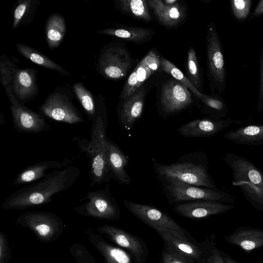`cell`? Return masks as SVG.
Returning <instances> with one entry per match:
<instances>
[{
    "mask_svg": "<svg viewBox=\"0 0 263 263\" xmlns=\"http://www.w3.org/2000/svg\"><path fill=\"white\" fill-rule=\"evenodd\" d=\"M81 173L80 168L72 165L54 170L42 179L15 191L5 198L2 206L6 210H24L49 204L52 196L70 188Z\"/></svg>",
    "mask_w": 263,
    "mask_h": 263,
    "instance_id": "cell-1",
    "label": "cell"
},
{
    "mask_svg": "<svg viewBox=\"0 0 263 263\" xmlns=\"http://www.w3.org/2000/svg\"><path fill=\"white\" fill-rule=\"evenodd\" d=\"M97 111L92 122L90 140L75 137L80 151L89 159L90 186L108 183L111 178L107 156L106 130L108 125L107 107L105 98L99 94L96 97Z\"/></svg>",
    "mask_w": 263,
    "mask_h": 263,
    "instance_id": "cell-2",
    "label": "cell"
},
{
    "mask_svg": "<svg viewBox=\"0 0 263 263\" xmlns=\"http://www.w3.org/2000/svg\"><path fill=\"white\" fill-rule=\"evenodd\" d=\"M159 180L173 179L199 187L217 189L208 173L205 155L199 152L184 155L175 163L163 164L152 159Z\"/></svg>",
    "mask_w": 263,
    "mask_h": 263,
    "instance_id": "cell-3",
    "label": "cell"
},
{
    "mask_svg": "<svg viewBox=\"0 0 263 263\" xmlns=\"http://www.w3.org/2000/svg\"><path fill=\"white\" fill-rule=\"evenodd\" d=\"M224 160L232 171L233 184L258 210L263 211V173L247 158L228 153Z\"/></svg>",
    "mask_w": 263,
    "mask_h": 263,
    "instance_id": "cell-4",
    "label": "cell"
},
{
    "mask_svg": "<svg viewBox=\"0 0 263 263\" xmlns=\"http://www.w3.org/2000/svg\"><path fill=\"white\" fill-rule=\"evenodd\" d=\"M159 180L162 183L166 197L171 204L186 201H207L222 203L234 202V199L229 194L217 189L199 187L173 179Z\"/></svg>",
    "mask_w": 263,
    "mask_h": 263,
    "instance_id": "cell-5",
    "label": "cell"
},
{
    "mask_svg": "<svg viewBox=\"0 0 263 263\" xmlns=\"http://www.w3.org/2000/svg\"><path fill=\"white\" fill-rule=\"evenodd\" d=\"M133 63V59L125 44L115 40L101 49L97 69L104 79L119 80L127 75Z\"/></svg>",
    "mask_w": 263,
    "mask_h": 263,
    "instance_id": "cell-6",
    "label": "cell"
},
{
    "mask_svg": "<svg viewBox=\"0 0 263 263\" xmlns=\"http://www.w3.org/2000/svg\"><path fill=\"white\" fill-rule=\"evenodd\" d=\"M73 96L67 86L57 87L39 107L44 116L57 122L74 124L84 122V118L73 103Z\"/></svg>",
    "mask_w": 263,
    "mask_h": 263,
    "instance_id": "cell-7",
    "label": "cell"
},
{
    "mask_svg": "<svg viewBox=\"0 0 263 263\" xmlns=\"http://www.w3.org/2000/svg\"><path fill=\"white\" fill-rule=\"evenodd\" d=\"M15 224L29 229L42 241L56 240L63 231L64 223L53 213L46 211H29L21 213Z\"/></svg>",
    "mask_w": 263,
    "mask_h": 263,
    "instance_id": "cell-8",
    "label": "cell"
},
{
    "mask_svg": "<svg viewBox=\"0 0 263 263\" xmlns=\"http://www.w3.org/2000/svg\"><path fill=\"white\" fill-rule=\"evenodd\" d=\"M109 184L104 189L89 191L80 201L87 200L80 206L74 208L77 213L95 218L115 220L121 217L120 208L109 192Z\"/></svg>",
    "mask_w": 263,
    "mask_h": 263,
    "instance_id": "cell-9",
    "label": "cell"
},
{
    "mask_svg": "<svg viewBox=\"0 0 263 263\" xmlns=\"http://www.w3.org/2000/svg\"><path fill=\"white\" fill-rule=\"evenodd\" d=\"M124 205L135 217L157 232L173 230L185 236L184 229L168 214L159 209L147 204L124 200Z\"/></svg>",
    "mask_w": 263,
    "mask_h": 263,
    "instance_id": "cell-10",
    "label": "cell"
},
{
    "mask_svg": "<svg viewBox=\"0 0 263 263\" xmlns=\"http://www.w3.org/2000/svg\"><path fill=\"white\" fill-rule=\"evenodd\" d=\"M207 65L209 77L219 90L225 87V69L220 40L214 25L210 23L206 32Z\"/></svg>",
    "mask_w": 263,
    "mask_h": 263,
    "instance_id": "cell-11",
    "label": "cell"
},
{
    "mask_svg": "<svg viewBox=\"0 0 263 263\" xmlns=\"http://www.w3.org/2000/svg\"><path fill=\"white\" fill-rule=\"evenodd\" d=\"M14 129L19 133L39 134L48 132L51 126L44 117L24 106L15 96L8 98Z\"/></svg>",
    "mask_w": 263,
    "mask_h": 263,
    "instance_id": "cell-12",
    "label": "cell"
},
{
    "mask_svg": "<svg viewBox=\"0 0 263 263\" xmlns=\"http://www.w3.org/2000/svg\"><path fill=\"white\" fill-rule=\"evenodd\" d=\"M97 231L125 249L133 256L137 263H144L146 260L148 250L145 242L139 237L118 227L108 224L97 227Z\"/></svg>",
    "mask_w": 263,
    "mask_h": 263,
    "instance_id": "cell-13",
    "label": "cell"
},
{
    "mask_svg": "<svg viewBox=\"0 0 263 263\" xmlns=\"http://www.w3.org/2000/svg\"><path fill=\"white\" fill-rule=\"evenodd\" d=\"M157 232L164 242V248L188 263H206L204 251L190 241L186 236L173 230H161Z\"/></svg>",
    "mask_w": 263,
    "mask_h": 263,
    "instance_id": "cell-14",
    "label": "cell"
},
{
    "mask_svg": "<svg viewBox=\"0 0 263 263\" xmlns=\"http://www.w3.org/2000/svg\"><path fill=\"white\" fill-rule=\"evenodd\" d=\"M161 57L157 51L152 49L138 63L126 81L120 95V100L125 99L160 68Z\"/></svg>",
    "mask_w": 263,
    "mask_h": 263,
    "instance_id": "cell-15",
    "label": "cell"
},
{
    "mask_svg": "<svg viewBox=\"0 0 263 263\" xmlns=\"http://www.w3.org/2000/svg\"><path fill=\"white\" fill-rule=\"evenodd\" d=\"M193 103L191 92L181 83L175 79L165 83L161 91L160 105L163 112L176 113L186 108Z\"/></svg>",
    "mask_w": 263,
    "mask_h": 263,
    "instance_id": "cell-16",
    "label": "cell"
},
{
    "mask_svg": "<svg viewBox=\"0 0 263 263\" xmlns=\"http://www.w3.org/2000/svg\"><path fill=\"white\" fill-rule=\"evenodd\" d=\"M241 123L239 121L231 119H198L182 125L177 132L185 138L209 137L218 134L232 125Z\"/></svg>",
    "mask_w": 263,
    "mask_h": 263,
    "instance_id": "cell-17",
    "label": "cell"
},
{
    "mask_svg": "<svg viewBox=\"0 0 263 263\" xmlns=\"http://www.w3.org/2000/svg\"><path fill=\"white\" fill-rule=\"evenodd\" d=\"M146 96L145 87L142 85L125 99L120 100L118 108L119 122L123 128L130 132L141 117Z\"/></svg>",
    "mask_w": 263,
    "mask_h": 263,
    "instance_id": "cell-18",
    "label": "cell"
},
{
    "mask_svg": "<svg viewBox=\"0 0 263 263\" xmlns=\"http://www.w3.org/2000/svg\"><path fill=\"white\" fill-rule=\"evenodd\" d=\"M232 204L207 201L182 202L175 205L174 211L180 215L191 219H202L226 213L232 208Z\"/></svg>",
    "mask_w": 263,
    "mask_h": 263,
    "instance_id": "cell-19",
    "label": "cell"
},
{
    "mask_svg": "<svg viewBox=\"0 0 263 263\" xmlns=\"http://www.w3.org/2000/svg\"><path fill=\"white\" fill-rule=\"evenodd\" d=\"M35 69H18L14 73L11 84L12 90L20 102H26L33 99L39 92Z\"/></svg>",
    "mask_w": 263,
    "mask_h": 263,
    "instance_id": "cell-20",
    "label": "cell"
},
{
    "mask_svg": "<svg viewBox=\"0 0 263 263\" xmlns=\"http://www.w3.org/2000/svg\"><path fill=\"white\" fill-rule=\"evenodd\" d=\"M74 159L65 158L62 160H46L36 162L21 171L14 179L12 185H19L32 183L45 177L49 171L66 167L73 162Z\"/></svg>",
    "mask_w": 263,
    "mask_h": 263,
    "instance_id": "cell-21",
    "label": "cell"
},
{
    "mask_svg": "<svg viewBox=\"0 0 263 263\" xmlns=\"http://www.w3.org/2000/svg\"><path fill=\"white\" fill-rule=\"evenodd\" d=\"M159 23L165 27H175L180 24L186 17V9L179 3L168 6L163 0L147 1Z\"/></svg>",
    "mask_w": 263,
    "mask_h": 263,
    "instance_id": "cell-22",
    "label": "cell"
},
{
    "mask_svg": "<svg viewBox=\"0 0 263 263\" xmlns=\"http://www.w3.org/2000/svg\"><path fill=\"white\" fill-rule=\"evenodd\" d=\"M107 156L111 176L119 183L129 185L131 179L125 169L128 163V158L119 147L107 138Z\"/></svg>",
    "mask_w": 263,
    "mask_h": 263,
    "instance_id": "cell-23",
    "label": "cell"
},
{
    "mask_svg": "<svg viewBox=\"0 0 263 263\" xmlns=\"http://www.w3.org/2000/svg\"><path fill=\"white\" fill-rule=\"evenodd\" d=\"M97 33L116 36L137 45L143 44L151 40L155 33L153 29L129 26L116 24L115 28L97 30Z\"/></svg>",
    "mask_w": 263,
    "mask_h": 263,
    "instance_id": "cell-24",
    "label": "cell"
},
{
    "mask_svg": "<svg viewBox=\"0 0 263 263\" xmlns=\"http://www.w3.org/2000/svg\"><path fill=\"white\" fill-rule=\"evenodd\" d=\"M88 239L103 256L106 263H137L133 256L127 251L112 246L100 235L90 233Z\"/></svg>",
    "mask_w": 263,
    "mask_h": 263,
    "instance_id": "cell-25",
    "label": "cell"
},
{
    "mask_svg": "<svg viewBox=\"0 0 263 263\" xmlns=\"http://www.w3.org/2000/svg\"><path fill=\"white\" fill-rule=\"evenodd\" d=\"M224 239L228 243L250 252L263 247V230L243 228L236 230Z\"/></svg>",
    "mask_w": 263,
    "mask_h": 263,
    "instance_id": "cell-26",
    "label": "cell"
},
{
    "mask_svg": "<svg viewBox=\"0 0 263 263\" xmlns=\"http://www.w3.org/2000/svg\"><path fill=\"white\" fill-rule=\"evenodd\" d=\"M223 137L239 144L263 145V125H251L240 127L227 132Z\"/></svg>",
    "mask_w": 263,
    "mask_h": 263,
    "instance_id": "cell-27",
    "label": "cell"
},
{
    "mask_svg": "<svg viewBox=\"0 0 263 263\" xmlns=\"http://www.w3.org/2000/svg\"><path fill=\"white\" fill-rule=\"evenodd\" d=\"M66 32V25L63 16L53 13L48 18L45 27V36L51 49L58 47L63 41Z\"/></svg>",
    "mask_w": 263,
    "mask_h": 263,
    "instance_id": "cell-28",
    "label": "cell"
},
{
    "mask_svg": "<svg viewBox=\"0 0 263 263\" xmlns=\"http://www.w3.org/2000/svg\"><path fill=\"white\" fill-rule=\"evenodd\" d=\"M15 47L20 54L32 62L58 72L64 76H71V74L64 68L36 49L22 43H17Z\"/></svg>",
    "mask_w": 263,
    "mask_h": 263,
    "instance_id": "cell-29",
    "label": "cell"
},
{
    "mask_svg": "<svg viewBox=\"0 0 263 263\" xmlns=\"http://www.w3.org/2000/svg\"><path fill=\"white\" fill-rule=\"evenodd\" d=\"M39 4L38 0L17 1L13 7L12 29L29 24L33 20Z\"/></svg>",
    "mask_w": 263,
    "mask_h": 263,
    "instance_id": "cell-30",
    "label": "cell"
},
{
    "mask_svg": "<svg viewBox=\"0 0 263 263\" xmlns=\"http://www.w3.org/2000/svg\"><path fill=\"white\" fill-rule=\"evenodd\" d=\"M115 2L121 13L146 23L152 22L147 1L118 0Z\"/></svg>",
    "mask_w": 263,
    "mask_h": 263,
    "instance_id": "cell-31",
    "label": "cell"
},
{
    "mask_svg": "<svg viewBox=\"0 0 263 263\" xmlns=\"http://www.w3.org/2000/svg\"><path fill=\"white\" fill-rule=\"evenodd\" d=\"M73 90L75 95L83 108L88 120L92 122L95 119L96 111V98L82 83L73 84Z\"/></svg>",
    "mask_w": 263,
    "mask_h": 263,
    "instance_id": "cell-32",
    "label": "cell"
},
{
    "mask_svg": "<svg viewBox=\"0 0 263 263\" xmlns=\"http://www.w3.org/2000/svg\"><path fill=\"white\" fill-rule=\"evenodd\" d=\"M160 61V68L162 71L171 75L174 79L183 84L197 98H200L203 96V94L196 89L187 78L174 64L162 57H161Z\"/></svg>",
    "mask_w": 263,
    "mask_h": 263,
    "instance_id": "cell-33",
    "label": "cell"
},
{
    "mask_svg": "<svg viewBox=\"0 0 263 263\" xmlns=\"http://www.w3.org/2000/svg\"><path fill=\"white\" fill-rule=\"evenodd\" d=\"M186 67L187 79L201 93L202 85L199 65L196 51L192 47H190L187 51Z\"/></svg>",
    "mask_w": 263,
    "mask_h": 263,
    "instance_id": "cell-34",
    "label": "cell"
},
{
    "mask_svg": "<svg viewBox=\"0 0 263 263\" xmlns=\"http://www.w3.org/2000/svg\"><path fill=\"white\" fill-rule=\"evenodd\" d=\"M201 103L202 109L204 112L215 118L224 116L226 107L222 100L218 98L203 94L200 98H198Z\"/></svg>",
    "mask_w": 263,
    "mask_h": 263,
    "instance_id": "cell-35",
    "label": "cell"
},
{
    "mask_svg": "<svg viewBox=\"0 0 263 263\" xmlns=\"http://www.w3.org/2000/svg\"><path fill=\"white\" fill-rule=\"evenodd\" d=\"M18 69L6 55L0 57V82L5 89L11 87L13 76Z\"/></svg>",
    "mask_w": 263,
    "mask_h": 263,
    "instance_id": "cell-36",
    "label": "cell"
},
{
    "mask_svg": "<svg viewBox=\"0 0 263 263\" xmlns=\"http://www.w3.org/2000/svg\"><path fill=\"white\" fill-rule=\"evenodd\" d=\"M231 6L234 16L238 19L246 18L250 11L251 1L250 0H233Z\"/></svg>",
    "mask_w": 263,
    "mask_h": 263,
    "instance_id": "cell-37",
    "label": "cell"
},
{
    "mask_svg": "<svg viewBox=\"0 0 263 263\" xmlns=\"http://www.w3.org/2000/svg\"><path fill=\"white\" fill-rule=\"evenodd\" d=\"M11 251L6 235L0 232V263H8L12 258Z\"/></svg>",
    "mask_w": 263,
    "mask_h": 263,
    "instance_id": "cell-38",
    "label": "cell"
},
{
    "mask_svg": "<svg viewBox=\"0 0 263 263\" xmlns=\"http://www.w3.org/2000/svg\"><path fill=\"white\" fill-rule=\"evenodd\" d=\"M162 263H188L178 255L164 248L161 255Z\"/></svg>",
    "mask_w": 263,
    "mask_h": 263,
    "instance_id": "cell-39",
    "label": "cell"
},
{
    "mask_svg": "<svg viewBox=\"0 0 263 263\" xmlns=\"http://www.w3.org/2000/svg\"><path fill=\"white\" fill-rule=\"evenodd\" d=\"M260 88L258 110L263 109V50L260 58Z\"/></svg>",
    "mask_w": 263,
    "mask_h": 263,
    "instance_id": "cell-40",
    "label": "cell"
},
{
    "mask_svg": "<svg viewBox=\"0 0 263 263\" xmlns=\"http://www.w3.org/2000/svg\"><path fill=\"white\" fill-rule=\"evenodd\" d=\"M206 263H225L223 256L219 250L215 248L212 250L208 256Z\"/></svg>",
    "mask_w": 263,
    "mask_h": 263,
    "instance_id": "cell-41",
    "label": "cell"
},
{
    "mask_svg": "<svg viewBox=\"0 0 263 263\" xmlns=\"http://www.w3.org/2000/svg\"><path fill=\"white\" fill-rule=\"evenodd\" d=\"M262 14H263V0L259 2L254 11V14L255 16Z\"/></svg>",
    "mask_w": 263,
    "mask_h": 263,
    "instance_id": "cell-42",
    "label": "cell"
},
{
    "mask_svg": "<svg viewBox=\"0 0 263 263\" xmlns=\"http://www.w3.org/2000/svg\"><path fill=\"white\" fill-rule=\"evenodd\" d=\"M163 2L165 4L168 6L174 5L179 2L177 0H163Z\"/></svg>",
    "mask_w": 263,
    "mask_h": 263,
    "instance_id": "cell-43",
    "label": "cell"
},
{
    "mask_svg": "<svg viewBox=\"0 0 263 263\" xmlns=\"http://www.w3.org/2000/svg\"><path fill=\"white\" fill-rule=\"evenodd\" d=\"M223 258L225 263H238L230 257L223 256Z\"/></svg>",
    "mask_w": 263,
    "mask_h": 263,
    "instance_id": "cell-44",
    "label": "cell"
}]
</instances>
